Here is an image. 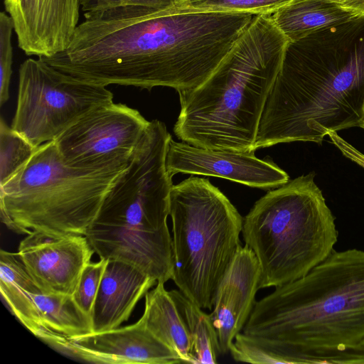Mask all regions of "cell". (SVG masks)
I'll return each mask as SVG.
<instances>
[{
  "label": "cell",
  "instance_id": "cell-1",
  "mask_svg": "<svg viewBox=\"0 0 364 364\" xmlns=\"http://www.w3.org/2000/svg\"><path fill=\"white\" fill-rule=\"evenodd\" d=\"M254 16L142 6L107 9L90 23L87 53L105 85L162 86L179 93L209 77Z\"/></svg>",
  "mask_w": 364,
  "mask_h": 364
},
{
  "label": "cell",
  "instance_id": "cell-2",
  "mask_svg": "<svg viewBox=\"0 0 364 364\" xmlns=\"http://www.w3.org/2000/svg\"><path fill=\"white\" fill-rule=\"evenodd\" d=\"M242 332L262 364H364V250H334L256 301Z\"/></svg>",
  "mask_w": 364,
  "mask_h": 364
},
{
  "label": "cell",
  "instance_id": "cell-3",
  "mask_svg": "<svg viewBox=\"0 0 364 364\" xmlns=\"http://www.w3.org/2000/svg\"><path fill=\"white\" fill-rule=\"evenodd\" d=\"M364 129V16L288 43L255 149Z\"/></svg>",
  "mask_w": 364,
  "mask_h": 364
},
{
  "label": "cell",
  "instance_id": "cell-4",
  "mask_svg": "<svg viewBox=\"0 0 364 364\" xmlns=\"http://www.w3.org/2000/svg\"><path fill=\"white\" fill-rule=\"evenodd\" d=\"M289 43L270 14L255 15L209 77L178 93L176 136L206 149L255 151L264 105Z\"/></svg>",
  "mask_w": 364,
  "mask_h": 364
},
{
  "label": "cell",
  "instance_id": "cell-5",
  "mask_svg": "<svg viewBox=\"0 0 364 364\" xmlns=\"http://www.w3.org/2000/svg\"><path fill=\"white\" fill-rule=\"evenodd\" d=\"M171 136L165 124L149 122L85 236L100 259L128 262L157 282L172 279L171 178L166 154Z\"/></svg>",
  "mask_w": 364,
  "mask_h": 364
},
{
  "label": "cell",
  "instance_id": "cell-6",
  "mask_svg": "<svg viewBox=\"0 0 364 364\" xmlns=\"http://www.w3.org/2000/svg\"><path fill=\"white\" fill-rule=\"evenodd\" d=\"M314 172L269 191L243 218L242 234L260 269V289L296 280L335 250L336 218Z\"/></svg>",
  "mask_w": 364,
  "mask_h": 364
},
{
  "label": "cell",
  "instance_id": "cell-7",
  "mask_svg": "<svg viewBox=\"0 0 364 364\" xmlns=\"http://www.w3.org/2000/svg\"><path fill=\"white\" fill-rule=\"evenodd\" d=\"M127 166L97 170L73 167L65 162L54 140L46 142L0 187L1 221L19 234L85 235Z\"/></svg>",
  "mask_w": 364,
  "mask_h": 364
},
{
  "label": "cell",
  "instance_id": "cell-8",
  "mask_svg": "<svg viewBox=\"0 0 364 364\" xmlns=\"http://www.w3.org/2000/svg\"><path fill=\"white\" fill-rule=\"evenodd\" d=\"M172 280L201 309L211 311L218 287L241 246L243 218L208 179L190 177L170 199Z\"/></svg>",
  "mask_w": 364,
  "mask_h": 364
},
{
  "label": "cell",
  "instance_id": "cell-9",
  "mask_svg": "<svg viewBox=\"0 0 364 364\" xmlns=\"http://www.w3.org/2000/svg\"><path fill=\"white\" fill-rule=\"evenodd\" d=\"M113 98L105 86L64 73L41 58H28L19 67L11 128L38 147Z\"/></svg>",
  "mask_w": 364,
  "mask_h": 364
},
{
  "label": "cell",
  "instance_id": "cell-10",
  "mask_svg": "<svg viewBox=\"0 0 364 364\" xmlns=\"http://www.w3.org/2000/svg\"><path fill=\"white\" fill-rule=\"evenodd\" d=\"M149 122L137 109L112 102L87 113L54 141L70 166L119 168L129 164Z\"/></svg>",
  "mask_w": 364,
  "mask_h": 364
},
{
  "label": "cell",
  "instance_id": "cell-11",
  "mask_svg": "<svg viewBox=\"0 0 364 364\" xmlns=\"http://www.w3.org/2000/svg\"><path fill=\"white\" fill-rule=\"evenodd\" d=\"M0 291L16 318L52 347L65 338L93 332L92 318L73 296L43 293L30 275L6 279Z\"/></svg>",
  "mask_w": 364,
  "mask_h": 364
},
{
  "label": "cell",
  "instance_id": "cell-12",
  "mask_svg": "<svg viewBox=\"0 0 364 364\" xmlns=\"http://www.w3.org/2000/svg\"><path fill=\"white\" fill-rule=\"evenodd\" d=\"M17 253L43 293L73 296L95 251L83 235L33 232L20 242Z\"/></svg>",
  "mask_w": 364,
  "mask_h": 364
},
{
  "label": "cell",
  "instance_id": "cell-13",
  "mask_svg": "<svg viewBox=\"0 0 364 364\" xmlns=\"http://www.w3.org/2000/svg\"><path fill=\"white\" fill-rule=\"evenodd\" d=\"M169 174L181 173L220 177L263 189L278 188L289 181L286 171L255 151L206 149L170 139L166 154Z\"/></svg>",
  "mask_w": 364,
  "mask_h": 364
},
{
  "label": "cell",
  "instance_id": "cell-14",
  "mask_svg": "<svg viewBox=\"0 0 364 364\" xmlns=\"http://www.w3.org/2000/svg\"><path fill=\"white\" fill-rule=\"evenodd\" d=\"M53 348L95 363L173 364L180 357L159 341L141 318L132 325L65 338Z\"/></svg>",
  "mask_w": 364,
  "mask_h": 364
},
{
  "label": "cell",
  "instance_id": "cell-15",
  "mask_svg": "<svg viewBox=\"0 0 364 364\" xmlns=\"http://www.w3.org/2000/svg\"><path fill=\"white\" fill-rule=\"evenodd\" d=\"M19 48L49 58L64 51L78 26L80 0H4Z\"/></svg>",
  "mask_w": 364,
  "mask_h": 364
},
{
  "label": "cell",
  "instance_id": "cell-16",
  "mask_svg": "<svg viewBox=\"0 0 364 364\" xmlns=\"http://www.w3.org/2000/svg\"><path fill=\"white\" fill-rule=\"evenodd\" d=\"M261 273L257 259L247 246H240L221 280L210 313L220 354H227L242 332L256 304Z\"/></svg>",
  "mask_w": 364,
  "mask_h": 364
},
{
  "label": "cell",
  "instance_id": "cell-17",
  "mask_svg": "<svg viewBox=\"0 0 364 364\" xmlns=\"http://www.w3.org/2000/svg\"><path fill=\"white\" fill-rule=\"evenodd\" d=\"M157 281L134 265L108 259L95 301L93 332L117 328Z\"/></svg>",
  "mask_w": 364,
  "mask_h": 364
},
{
  "label": "cell",
  "instance_id": "cell-18",
  "mask_svg": "<svg viewBox=\"0 0 364 364\" xmlns=\"http://www.w3.org/2000/svg\"><path fill=\"white\" fill-rule=\"evenodd\" d=\"M144 298V311L140 318L146 327L174 351L182 363L196 364L187 328L164 283L157 282Z\"/></svg>",
  "mask_w": 364,
  "mask_h": 364
},
{
  "label": "cell",
  "instance_id": "cell-19",
  "mask_svg": "<svg viewBox=\"0 0 364 364\" xmlns=\"http://www.w3.org/2000/svg\"><path fill=\"white\" fill-rule=\"evenodd\" d=\"M270 15L290 42L359 16L341 4L328 0H291Z\"/></svg>",
  "mask_w": 364,
  "mask_h": 364
},
{
  "label": "cell",
  "instance_id": "cell-20",
  "mask_svg": "<svg viewBox=\"0 0 364 364\" xmlns=\"http://www.w3.org/2000/svg\"><path fill=\"white\" fill-rule=\"evenodd\" d=\"M189 335L196 364H215L220 355L218 339L210 314L180 290L169 291Z\"/></svg>",
  "mask_w": 364,
  "mask_h": 364
},
{
  "label": "cell",
  "instance_id": "cell-21",
  "mask_svg": "<svg viewBox=\"0 0 364 364\" xmlns=\"http://www.w3.org/2000/svg\"><path fill=\"white\" fill-rule=\"evenodd\" d=\"M0 120V187L15 177L28 164L37 148Z\"/></svg>",
  "mask_w": 364,
  "mask_h": 364
},
{
  "label": "cell",
  "instance_id": "cell-22",
  "mask_svg": "<svg viewBox=\"0 0 364 364\" xmlns=\"http://www.w3.org/2000/svg\"><path fill=\"white\" fill-rule=\"evenodd\" d=\"M291 0H178L168 10L272 14Z\"/></svg>",
  "mask_w": 364,
  "mask_h": 364
},
{
  "label": "cell",
  "instance_id": "cell-23",
  "mask_svg": "<svg viewBox=\"0 0 364 364\" xmlns=\"http://www.w3.org/2000/svg\"><path fill=\"white\" fill-rule=\"evenodd\" d=\"M108 259H100L97 262H89L80 275L77 288L73 297L85 314L92 318L96 296Z\"/></svg>",
  "mask_w": 364,
  "mask_h": 364
},
{
  "label": "cell",
  "instance_id": "cell-24",
  "mask_svg": "<svg viewBox=\"0 0 364 364\" xmlns=\"http://www.w3.org/2000/svg\"><path fill=\"white\" fill-rule=\"evenodd\" d=\"M14 23L6 12L0 14V105L9 99V86L12 74L13 48L11 43Z\"/></svg>",
  "mask_w": 364,
  "mask_h": 364
},
{
  "label": "cell",
  "instance_id": "cell-25",
  "mask_svg": "<svg viewBox=\"0 0 364 364\" xmlns=\"http://www.w3.org/2000/svg\"><path fill=\"white\" fill-rule=\"evenodd\" d=\"M178 0H80L84 13L99 11L107 9L126 6H142L158 10L172 7Z\"/></svg>",
  "mask_w": 364,
  "mask_h": 364
},
{
  "label": "cell",
  "instance_id": "cell-26",
  "mask_svg": "<svg viewBox=\"0 0 364 364\" xmlns=\"http://www.w3.org/2000/svg\"><path fill=\"white\" fill-rule=\"evenodd\" d=\"M328 136L344 156L364 168V154L343 139L337 132H330Z\"/></svg>",
  "mask_w": 364,
  "mask_h": 364
},
{
  "label": "cell",
  "instance_id": "cell-27",
  "mask_svg": "<svg viewBox=\"0 0 364 364\" xmlns=\"http://www.w3.org/2000/svg\"><path fill=\"white\" fill-rule=\"evenodd\" d=\"M340 4L359 16H364V0H343Z\"/></svg>",
  "mask_w": 364,
  "mask_h": 364
},
{
  "label": "cell",
  "instance_id": "cell-28",
  "mask_svg": "<svg viewBox=\"0 0 364 364\" xmlns=\"http://www.w3.org/2000/svg\"><path fill=\"white\" fill-rule=\"evenodd\" d=\"M328 1H333V2L338 3V4H341L343 0H328Z\"/></svg>",
  "mask_w": 364,
  "mask_h": 364
},
{
  "label": "cell",
  "instance_id": "cell-29",
  "mask_svg": "<svg viewBox=\"0 0 364 364\" xmlns=\"http://www.w3.org/2000/svg\"><path fill=\"white\" fill-rule=\"evenodd\" d=\"M361 348L364 350V341L361 343Z\"/></svg>",
  "mask_w": 364,
  "mask_h": 364
}]
</instances>
